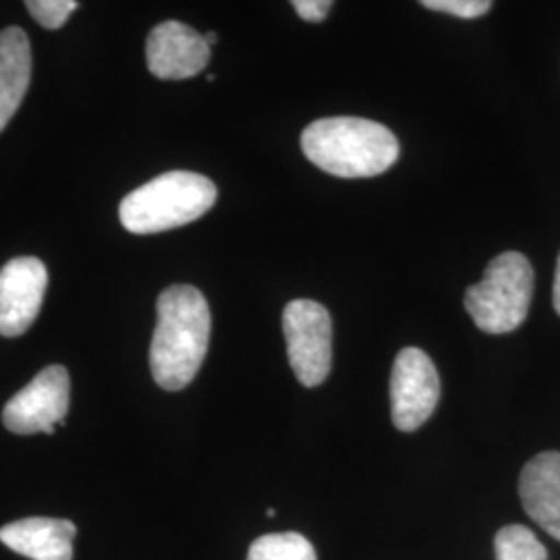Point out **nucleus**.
<instances>
[{"label": "nucleus", "instance_id": "nucleus-1", "mask_svg": "<svg viewBox=\"0 0 560 560\" xmlns=\"http://www.w3.org/2000/svg\"><path fill=\"white\" fill-rule=\"evenodd\" d=\"M159 320L150 347V368L164 390H180L196 378L208 353L212 316L196 287L175 284L159 298Z\"/></svg>", "mask_w": 560, "mask_h": 560}, {"label": "nucleus", "instance_id": "nucleus-2", "mask_svg": "<svg viewBox=\"0 0 560 560\" xmlns=\"http://www.w3.org/2000/svg\"><path fill=\"white\" fill-rule=\"evenodd\" d=\"M301 150L318 168L342 179L376 177L399 159L395 133L360 117L314 120L301 133Z\"/></svg>", "mask_w": 560, "mask_h": 560}, {"label": "nucleus", "instance_id": "nucleus-3", "mask_svg": "<svg viewBox=\"0 0 560 560\" xmlns=\"http://www.w3.org/2000/svg\"><path fill=\"white\" fill-rule=\"evenodd\" d=\"M219 198L208 177L173 171L148 180L120 201V224L136 235H154L201 219Z\"/></svg>", "mask_w": 560, "mask_h": 560}, {"label": "nucleus", "instance_id": "nucleus-4", "mask_svg": "<svg viewBox=\"0 0 560 560\" xmlns=\"http://www.w3.org/2000/svg\"><path fill=\"white\" fill-rule=\"evenodd\" d=\"M534 298V268L529 260L506 252L488 264L483 279L465 293V310L488 335H506L529 314Z\"/></svg>", "mask_w": 560, "mask_h": 560}, {"label": "nucleus", "instance_id": "nucleus-5", "mask_svg": "<svg viewBox=\"0 0 560 560\" xmlns=\"http://www.w3.org/2000/svg\"><path fill=\"white\" fill-rule=\"evenodd\" d=\"M282 332L298 381L307 388L320 386L332 368V320L328 310L312 300L291 301L282 312Z\"/></svg>", "mask_w": 560, "mask_h": 560}, {"label": "nucleus", "instance_id": "nucleus-6", "mask_svg": "<svg viewBox=\"0 0 560 560\" xmlns=\"http://www.w3.org/2000/svg\"><path fill=\"white\" fill-rule=\"evenodd\" d=\"M441 399L436 365L418 349L399 351L390 374V413L400 432H416L434 413Z\"/></svg>", "mask_w": 560, "mask_h": 560}, {"label": "nucleus", "instance_id": "nucleus-7", "mask_svg": "<svg viewBox=\"0 0 560 560\" xmlns=\"http://www.w3.org/2000/svg\"><path fill=\"white\" fill-rule=\"evenodd\" d=\"M69 372L62 365H48L4 405V428L21 436L55 434L69 411Z\"/></svg>", "mask_w": 560, "mask_h": 560}, {"label": "nucleus", "instance_id": "nucleus-8", "mask_svg": "<svg viewBox=\"0 0 560 560\" xmlns=\"http://www.w3.org/2000/svg\"><path fill=\"white\" fill-rule=\"evenodd\" d=\"M48 270L38 258H15L0 270V335L15 339L30 330L40 314Z\"/></svg>", "mask_w": 560, "mask_h": 560}, {"label": "nucleus", "instance_id": "nucleus-9", "mask_svg": "<svg viewBox=\"0 0 560 560\" xmlns=\"http://www.w3.org/2000/svg\"><path fill=\"white\" fill-rule=\"evenodd\" d=\"M145 60L150 73L159 80H189L210 62V46L194 27L180 21H164L148 36Z\"/></svg>", "mask_w": 560, "mask_h": 560}, {"label": "nucleus", "instance_id": "nucleus-10", "mask_svg": "<svg viewBox=\"0 0 560 560\" xmlns=\"http://www.w3.org/2000/svg\"><path fill=\"white\" fill-rule=\"evenodd\" d=\"M520 497L529 520L560 541V453H540L523 467Z\"/></svg>", "mask_w": 560, "mask_h": 560}, {"label": "nucleus", "instance_id": "nucleus-11", "mask_svg": "<svg viewBox=\"0 0 560 560\" xmlns=\"http://www.w3.org/2000/svg\"><path fill=\"white\" fill-rule=\"evenodd\" d=\"M78 527L71 521L50 517L9 523L0 529V541L21 557L32 560H73Z\"/></svg>", "mask_w": 560, "mask_h": 560}, {"label": "nucleus", "instance_id": "nucleus-12", "mask_svg": "<svg viewBox=\"0 0 560 560\" xmlns=\"http://www.w3.org/2000/svg\"><path fill=\"white\" fill-rule=\"evenodd\" d=\"M32 81V48L21 27L0 32V133L20 110Z\"/></svg>", "mask_w": 560, "mask_h": 560}, {"label": "nucleus", "instance_id": "nucleus-13", "mask_svg": "<svg viewBox=\"0 0 560 560\" xmlns=\"http://www.w3.org/2000/svg\"><path fill=\"white\" fill-rule=\"evenodd\" d=\"M247 560H318L312 541L295 532L268 534L249 546Z\"/></svg>", "mask_w": 560, "mask_h": 560}, {"label": "nucleus", "instance_id": "nucleus-14", "mask_svg": "<svg viewBox=\"0 0 560 560\" xmlns=\"http://www.w3.org/2000/svg\"><path fill=\"white\" fill-rule=\"evenodd\" d=\"M494 552L497 560H548V550L525 525L502 527L494 538Z\"/></svg>", "mask_w": 560, "mask_h": 560}, {"label": "nucleus", "instance_id": "nucleus-15", "mask_svg": "<svg viewBox=\"0 0 560 560\" xmlns=\"http://www.w3.org/2000/svg\"><path fill=\"white\" fill-rule=\"evenodd\" d=\"M30 15L46 30H59L80 9L75 0H30L25 2Z\"/></svg>", "mask_w": 560, "mask_h": 560}, {"label": "nucleus", "instance_id": "nucleus-16", "mask_svg": "<svg viewBox=\"0 0 560 560\" xmlns=\"http://www.w3.org/2000/svg\"><path fill=\"white\" fill-rule=\"evenodd\" d=\"M421 7L455 15L460 20H476L492 9L490 0H423Z\"/></svg>", "mask_w": 560, "mask_h": 560}, {"label": "nucleus", "instance_id": "nucleus-17", "mask_svg": "<svg viewBox=\"0 0 560 560\" xmlns=\"http://www.w3.org/2000/svg\"><path fill=\"white\" fill-rule=\"evenodd\" d=\"M293 9L298 11L301 20L310 23H320L328 18L332 2L330 0H295Z\"/></svg>", "mask_w": 560, "mask_h": 560}, {"label": "nucleus", "instance_id": "nucleus-18", "mask_svg": "<svg viewBox=\"0 0 560 560\" xmlns=\"http://www.w3.org/2000/svg\"><path fill=\"white\" fill-rule=\"evenodd\" d=\"M552 300H555V310L559 312L560 316V256L559 264H557V277H555V291H552Z\"/></svg>", "mask_w": 560, "mask_h": 560}, {"label": "nucleus", "instance_id": "nucleus-19", "mask_svg": "<svg viewBox=\"0 0 560 560\" xmlns=\"http://www.w3.org/2000/svg\"><path fill=\"white\" fill-rule=\"evenodd\" d=\"M203 40H206V44L212 48V46L217 44V40H219V36H217L214 32H208V34H203Z\"/></svg>", "mask_w": 560, "mask_h": 560}]
</instances>
